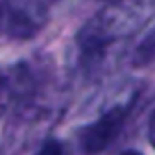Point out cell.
Segmentation results:
<instances>
[{
	"label": "cell",
	"instance_id": "obj_1",
	"mask_svg": "<svg viewBox=\"0 0 155 155\" xmlns=\"http://www.w3.org/2000/svg\"><path fill=\"white\" fill-rule=\"evenodd\" d=\"M5 32L14 39H30L46 23V5L37 0H5Z\"/></svg>",
	"mask_w": 155,
	"mask_h": 155
},
{
	"label": "cell",
	"instance_id": "obj_3",
	"mask_svg": "<svg viewBox=\"0 0 155 155\" xmlns=\"http://www.w3.org/2000/svg\"><path fill=\"white\" fill-rule=\"evenodd\" d=\"M37 155H66V150H64V144L57 139H48L41 148H39Z\"/></svg>",
	"mask_w": 155,
	"mask_h": 155
},
{
	"label": "cell",
	"instance_id": "obj_4",
	"mask_svg": "<svg viewBox=\"0 0 155 155\" xmlns=\"http://www.w3.org/2000/svg\"><path fill=\"white\" fill-rule=\"evenodd\" d=\"M148 139H150V144H153V148H155V114L150 116V121H148Z\"/></svg>",
	"mask_w": 155,
	"mask_h": 155
},
{
	"label": "cell",
	"instance_id": "obj_6",
	"mask_svg": "<svg viewBox=\"0 0 155 155\" xmlns=\"http://www.w3.org/2000/svg\"><path fill=\"white\" fill-rule=\"evenodd\" d=\"M121 155H141V153H139V150H123Z\"/></svg>",
	"mask_w": 155,
	"mask_h": 155
},
{
	"label": "cell",
	"instance_id": "obj_2",
	"mask_svg": "<svg viewBox=\"0 0 155 155\" xmlns=\"http://www.w3.org/2000/svg\"><path fill=\"white\" fill-rule=\"evenodd\" d=\"M123 121H126V112L116 107V110L105 112L91 126H87L80 132V148H82V153L84 155H96L101 150H105L116 139V135L121 132Z\"/></svg>",
	"mask_w": 155,
	"mask_h": 155
},
{
	"label": "cell",
	"instance_id": "obj_5",
	"mask_svg": "<svg viewBox=\"0 0 155 155\" xmlns=\"http://www.w3.org/2000/svg\"><path fill=\"white\" fill-rule=\"evenodd\" d=\"M37 2H41V5H53V2H59V0H37Z\"/></svg>",
	"mask_w": 155,
	"mask_h": 155
}]
</instances>
